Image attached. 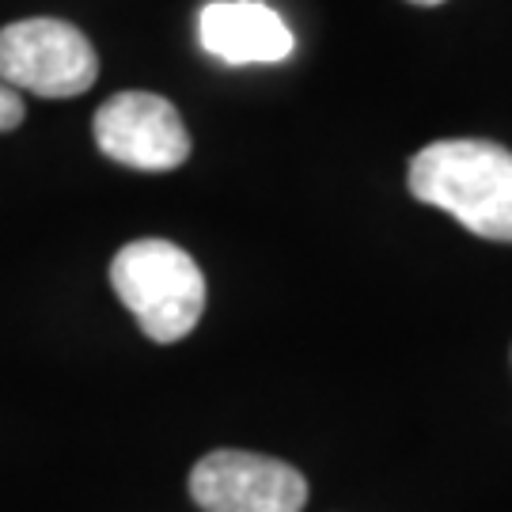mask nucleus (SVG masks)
Segmentation results:
<instances>
[{"instance_id":"nucleus-1","label":"nucleus","mask_w":512,"mask_h":512,"mask_svg":"<svg viewBox=\"0 0 512 512\" xmlns=\"http://www.w3.org/2000/svg\"><path fill=\"white\" fill-rule=\"evenodd\" d=\"M410 194L482 239L512 243V152L494 141H433L410 160Z\"/></svg>"},{"instance_id":"nucleus-2","label":"nucleus","mask_w":512,"mask_h":512,"mask_svg":"<svg viewBox=\"0 0 512 512\" xmlns=\"http://www.w3.org/2000/svg\"><path fill=\"white\" fill-rule=\"evenodd\" d=\"M110 285L137 327L160 346L183 342L205 311V277L198 262L167 239L126 243L110 262Z\"/></svg>"},{"instance_id":"nucleus-3","label":"nucleus","mask_w":512,"mask_h":512,"mask_svg":"<svg viewBox=\"0 0 512 512\" xmlns=\"http://www.w3.org/2000/svg\"><path fill=\"white\" fill-rule=\"evenodd\" d=\"M99 76V57L84 31L65 19H19L0 31V84L42 99L84 95Z\"/></svg>"},{"instance_id":"nucleus-4","label":"nucleus","mask_w":512,"mask_h":512,"mask_svg":"<svg viewBox=\"0 0 512 512\" xmlns=\"http://www.w3.org/2000/svg\"><path fill=\"white\" fill-rule=\"evenodd\" d=\"M190 497L202 512H300L308 505V482L281 459L224 448L198 459Z\"/></svg>"},{"instance_id":"nucleus-5","label":"nucleus","mask_w":512,"mask_h":512,"mask_svg":"<svg viewBox=\"0 0 512 512\" xmlns=\"http://www.w3.org/2000/svg\"><path fill=\"white\" fill-rule=\"evenodd\" d=\"M95 145L122 167L171 171L186 164L190 133L164 95L118 92L95 110Z\"/></svg>"},{"instance_id":"nucleus-6","label":"nucleus","mask_w":512,"mask_h":512,"mask_svg":"<svg viewBox=\"0 0 512 512\" xmlns=\"http://www.w3.org/2000/svg\"><path fill=\"white\" fill-rule=\"evenodd\" d=\"M202 50L224 65H274L293 54L289 23L262 0H213L198 16Z\"/></svg>"},{"instance_id":"nucleus-7","label":"nucleus","mask_w":512,"mask_h":512,"mask_svg":"<svg viewBox=\"0 0 512 512\" xmlns=\"http://www.w3.org/2000/svg\"><path fill=\"white\" fill-rule=\"evenodd\" d=\"M23 122V99H19L16 88H8V84H0V133H8V129H16Z\"/></svg>"},{"instance_id":"nucleus-8","label":"nucleus","mask_w":512,"mask_h":512,"mask_svg":"<svg viewBox=\"0 0 512 512\" xmlns=\"http://www.w3.org/2000/svg\"><path fill=\"white\" fill-rule=\"evenodd\" d=\"M410 4H421V8H433V4H440V0H410Z\"/></svg>"}]
</instances>
